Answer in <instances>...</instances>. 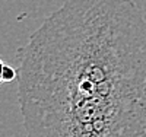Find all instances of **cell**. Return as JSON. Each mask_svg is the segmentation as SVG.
<instances>
[{
  "mask_svg": "<svg viewBox=\"0 0 146 137\" xmlns=\"http://www.w3.org/2000/svg\"><path fill=\"white\" fill-rule=\"evenodd\" d=\"M0 82H2V76H0Z\"/></svg>",
  "mask_w": 146,
  "mask_h": 137,
  "instance_id": "3957f363",
  "label": "cell"
},
{
  "mask_svg": "<svg viewBox=\"0 0 146 137\" xmlns=\"http://www.w3.org/2000/svg\"><path fill=\"white\" fill-rule=\"evenodd\" d=\"M16 79V70L12 67V66H7L5 64L3 67V71H2V80L3 82H12Z\"/></svg>",
  "mask_w": 146,
  "mask_h": 137,
  "instance_id": "7a4b0ae2",
  "label": "cell"
},
{
  "mask_svg": "<svg viewBox=\"0 0 146 137\" xmlns=\"http://www.w3.org/2000/svg\"><path fill=\"white\" fill-rule=\"evenodd\" d=\"M27 137H146V16L131 0H67L21 51Z\"/></svg>",
  "mask_w": 146,
  "mask_h": 137,
  "instance_id": "6da1fadb",
  "label": "cell"
}]
</instances>
